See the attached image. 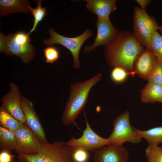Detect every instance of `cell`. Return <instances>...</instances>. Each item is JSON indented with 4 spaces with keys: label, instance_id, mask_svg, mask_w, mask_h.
I'll return each instance as SVG.
<instances>
[{
    "label": "cell",
    "instance_id": "cell-15",
    "mask_svg": "<svg viewBox=\"0 0 162 162\" xmlns=\"http://www.w3.org/2000/svg\"><path fill=\"white\" fill-rule=\"evenodd\" d=\"M87 9L98 16V19L109 18L110 14L116 10V0H85Z\"/></svg>",
    "mask_w": 162,
    "mask_h": 162
},
{
    "label": "cell",
    "instance_id": "cell-21",
    "mask_svg": "<svg viewBox=\"0 0 162 162\" xmlns=\"http://www.w3.org/2000/svg\"><path fill=\"white\" fill-rule=\"evenodd\" d=\"M42 1L40 0L38 1L37 6L35 8H32L31 9L30 12L34 16V21L32 28L28 33V35L35 30L38 24L43 19L46 14V8L41 7Z\"/></svg>",
    "mask_w": 162,
    "mask_h": 162
},
{
    "label": "cell",
    "instance_id": "cell-31",
    "mask_svg": "<svg viewBox=\"0 0 162 162\" xmlns=\"http://www.w3.org/2000/svg\"><path fill=\"white\" fill-rule=\"evenodd\" d=\"M13 162H22L19 161V160L18 161H16V160H14Z\"/></svg>",
    "mask_w": 162,
    "mask_h": 162
},
{
    "label": "cell",
    "instance_id": "cell-28",
    "mask_svg": "<svg viewBox=\"0 0 162 162\" xmlns=\"http://www.w3.org/2000/svg\"><path fill=\"white\" fill-rule=\"evenodd\" d=\"M8 151L2 150L0 153V162H13L14 155Z\"/></svg>",
    "mask_w": 162,
    "mask_h": 162
},
{
    "label": "cell",
    "instance_id": "cell-17",
    "mask_svg": "<svg viewBox=\"0 0 162 162\" xmlns=\"http://www.w3.org/2000/svg\"><path fill=\"white\" fill-rule=\"evenodd\" d=\"M141 98L144 103H162V86L148 82L141 91Z\"/></svg>",
    "mask_w": 162,
    "mask_h": 162
},
{
    "label": "cell",
    "instance_id": "cell-25",
    "mask_svg": "<svg viewBox=\"0 0 162 162\" xmlns=\"http://www.w3.org/2000/svg\"><path fill=\"white\" fill-rule=\"evenodd\" d=\"M148 81L162 86V59L157 58L155 66Z\"/></svg>",
    "mask_w": 162,
    "mask_h": 162
},
{
    "label": "cell",
    "instance_id": "cell-12",
    "mask_svg": "<svg viewBox=\"0 0 162 162\" xmlns=\"http://www.w3.org/2000/svg\"><path fill=\"white\" fill-rule=\"evenodd\" d=\"M128 151L122 146L110 145L93 151L92 162H127Z\"/></svg>",
    "mask_w": 162,
    "mask_h": 162
},
{
    "label": "cell",
    "instance_id": "cell-8",
    "mask_svg": "<svg viewBox=\"0 0 162 162\" xmlns=\"http://www.w3.org/2000/svg\"><path fill=\"white\" fill-rule=\"evenodd\" d=\"M84 116L86 126L82 136L78 138L72 137L67 143L72 148L81 147L88 151H94L105 146L111 145L108 138L102 137L96 134L92 128L87 120L86 113Z\"/></svg>",
    "mask_w": 162,
    "mask_h": 162
},
{
    "label": "cell",
    "instance_id": "cell-7",
    "mask_svg": "<svg viewBox=\"0 0 162 162\" xmlns=\"http://www.w3.org/2000/svg\"><path fill=\"white\" fill-rule=\"evenodd\" d=\"M129 115V112L126 111L114 120L113 131L108 138L111 145L122 146L126 142L137 144L140 142L141 139L130 125Z\"/></svg>",
    "mask_w": 162,
    "mask_h": 162
},
{
    "label": "cell",
    "instance_id": "cell-29",
    "mask_svg": "<svg viewBox=\"0 0 162 162\" xmlns=\"http://www.w3.org/2000/svg\"><path fill=\"white\" fill-rule=\"evenodd\" d=\"M136 1L141 6V8L143 10H145L151 2L150 0H136Z\"/></svg>",
    "mask_w": 162,
    "mask_h": 162
},
{
    "label": "cell",
    "instance_id": "cell-6",
    "mask_svg": "<svg viewBox=\"0 0 162 162\" xmlns=\"http://www.w3.org/2000/svg\"><path fill=\"white\" fill-rule=\"evenodd\" d=\"M47 32L50 35V38L49 39L44 40L43 44L47 46L58 44L66 47L72 55L74 60L73 68L76 69L79 68L80 66L79 53L83 43L91 36L92 34L91 31L89 29H86L80 35L73 38L62 35L55 32L52 28H49Z\"/></svg>",
    "mask_w": 162,
    "mask_h": 162
},
{
    "label": "cell",
    "instance_id": "cell-1",
    "mask_svg": "<svg viewBox=\"0 0 162 162\" xmlns=\"http://www.w3.org/2000/svg\"><path fill=\"white\" fill-rule=\"evenodd\" d=\"M145 50L137 41L133 33L128 31L118 32L105 48V56L111 67H122L135 72V62Z\"/></svg>",
    "mask_w": 162,
    "mask_h": 162
},
{
    "label": "cell",
    "instance_id": "cell-14",
    "mask_svg": "<svg viewBox=\"0 0 162 162\" xmlns=\"http://www.w3.org/2000/svg\"><path fill=\"white\" fill-rule=\"evenodd\" d=\"M157 58L150 50H145L136 60L134 71L142 78L148 80L153 70Z\"/></svg>",
    "mask_w": 162,
    "mask_h": 162
},
{
    "label": "cell",
    "instance_id": "cell-16",
    "mask_svg": "<svg viewBox=\"0 0 162 162\" xmlns=\"http://www.w3.org/2000/svg\"><path fill=\"white\" fill-rule=\"evenodd\" d=\"M32 8L27 0H0V16L14 13H27L30 12Z\"/></svg>",
    "mask_w": 162,
    "mask_h": 162
},
{
    "label": "cell",
    "instance_id": "cell-5",
    "mask_svg": "<svg viewBox=\"0 0 162 162\" xmlns=\"http://www.w3.org/2000/svg\"><path fill=\"white\" fill-rule=\"evenodd\" d=\"M160 26L154 18L138 7L134 8L133 33L135 37L146 49L150 48L151 39Z\"/></svg>",
    "mask_w": 162,
    "mask_h": 162
},
{
    "label": "cell",
    "instance_id": "cell-11",
    "mask_svg": "<svg viewBox=\"0 0 162 162\" xmlns=\"http://www.w3.org/2000/svg\"><path fill=\"white\" fill-rule=\"evenodd\" d=\"M97 34L92 45L84 47L83 52L87 53L100 45L108 44L118 33L117 29L111 23L110 19H98L96 24Z\"/></svg>",
    "mask_w": 162,
    "mask_h": 162
},
{
    "label": "cell",
    "instance_id": "cell-30",
    "mask_svg": "<svg viewBox=\"0 0 162 162\" xmlns=\"http://www.w3.org/2000/svg\"><path fill=\"white\" fill-rule=\"evenodd\" d=\"M158 30L161 33L162 35V26H160Z\"/></svg>",
    "mask_w": 162,
    "mask_h": 162
},
{
    "label": "cell",
    "instance_id": "cell-2",
    "mask_svg": "<svg viewBox=\"0 0 162 162\" xmlns=\"http://www.w3.org/2000/svg\"><path fill=\"white\" fill-rule=\"evenodd\" d=\"M99 73L82 82H76L71 85L70 94L61 117L63 124L70 125L74 124L84 108L89 92L92 87L101 79Z\"/></svg>",
    "mask_w": 162,
    "mask_h": 162
},
{
    "label": "cell",
    "instance_id": "cell-22",
    "mask_svg": "<svg viewBox=\"0 0 162 162\" xmlns=\"http://www.w3.org/2000/svg\"><path fill=\"white\" fill-rule=\"evenodd\" d=\"M149 50L152 51L158 58L162 59V35L157 31L152 37Z\"/></svg>",
    "mask_w": 162,
    "mask_h": 162
},
{
    "label": "cell",
    "instance_id": "cell-13",
    "mask_svg": "<svg viewBox=\"0 0 162 162\" xmlns=\"http://www.w3.org/2000/svg\"><path fill=\"white\" fill-rule=\"evenodd\" d=\"M21 106L26 119V124L36 135L40 141L48 142L44 129L35 111L32 103L21 95Z\"/></svg>",
    "mask_w": 162,
    "mask_h": 162
},
{
    "label": "cell",
    "instance_id": "cell-24",
    "mask_svg": "<svg viewBox=\"0 0 162 162\" xmlns=\"http://www.w3.org/2000/svg\"><path fill=\"white\" fill-rule=\"evenodd\" d=\"M145 154L147 162H162V147L148 146Z\"/></svg>",
    "mask_w": 162,
    "mask_h": 162
},
{
    "label": "cell",
    "instance_id": "cell-9",
    "mask_svg": "<svg viewBox=\"0 0 162 162\" xmlns=\"http://www.w3.org/2000/svg\"><path fill=\"white\" fill-rule=\"evenodd\" d=\"M15 133L16 139L15 151L18 154L33 155L38 153L40 140L26 124Z\"/></svg>",
    "mask_w": 162,
    "mask_h": 162
},
{
    "label": "cell",
    "instance_id": "cell-23",
    "mask_svg": "<svg viewBox=\"0 0 162 162\" xmlns=\"http://www.w3.org/2000/svg\"><path fill=\"white\" fill-rule=\"evenodd\" d=\"M135 72H130L124 68L119 66L114 67L110 73V77L113 82L116 83L123 82L128 75L134 76Z\"/></svg>",
    "mask_w": 162,
    "mask_h": 162
},
{
    "label": "cell",
    "instance_id": "cell-19",
    "mask_svg": "<svg viewBox=\"0 0 162 162\" xmlns=\"http://www.w3.org/2000/svg\"><path fill=\"white\" fill-rule=\"evenodd\" d=\"M16 139L15 132L0 126V147L2 150L11 152L15 150Z\"/></svg>",
    "mask_w": 162,
    "mask_h": 162
},
{
    "label": "cell",
    "instance_id": "cell-26",
    "mask_svg": "<svg viewBox=\"0 0 162 162\" xmlns=\"http://www.w3.org/2000/svg\"><path fill=\"white\" fill-rule=\"evenodd\" d=\"M72 148V156L74 162H88L89 158L88 150L81 147Z\"/></svg>",
    "mask_w": 162,
    "mask_h": 162
},
{
    "label": "cell",
    "instance_id": "cell-20",
    "mask_svg": "<svg viewBox=\"0 0 162 162\" xmlns=\"http://www.w3.org/2000/svg\"><path fill=\"white\" fill-rule=\"evenodd\" d=\"M0 126L14 132L24 124L11 116L2 106L0 107Z\"/></svg>",
    "mask_w": 162,
    "mask_h": 162
},
{
    "label": "cell",
    "instance_id": "cell-3",
    "mask_svg": "<svg viewBox=\"0 0 162 162\" xmlns=\"http://www.w3.org/2000/svg\"><path fill=\"white\" fill-rule=\"evenodd\" d=\"M17 158L22 162H74L72 156V148L62 141L52 143L40 141L36 154H18Z\"/></svg>",
    "mask_w": 162,
    "mask_h": 162
},
{
    "label": "cell",
    "instance_id": "cell-18",
    "mask_svg": "<svg viewBox=\"0 0 162 162\" xmlns=\"http://www.w3.org/2000/svg\"><path fill=\"white\" fill-rule=\"evenodd\" d=\"M140 137L145 139L148 146H158L162 143V126L142 130L134 128Z\"/></svg>",
    "mask_w": 162,
    "mask_h": 162
},
{
    "label": "cell",
    "instance_id": "cell-27",
    "mask_svg": "<svg viewBox=\"0 0 162 162\" xmlns=\"http://www.w3.org/2000/svg\"><path fill=\"white\" fill-rule=\"evenodd\" d=\"M46 62L53 63L59 58V53L57 48L53 46H49L44 50Z\"/></svg>",
    "mask_w": 162,
    "mask_h": 162
},
{
    "label": "cell",
    "instance_id": "cell-10",
    "mask_svg": "<svg viewBox=\"0 0 162 162\" xmlns=\"http://www.w3.org/2000/svg\"><path fill=\"white\" fill-rule=\"evenodd\" d=\"M9 92L1 99L2 106L11 116L18 121L26 124L21 102V94L18 86L14 82L10 84Z\"/></svg>",
    "mask_w": 162,
    "mask_h": 162
},
{
    "label": "cell",
    "instance_id": "cell-4",
    "mask_svg": "<svg viewBox=\"0 0 162 162\" xmlns=\"http://www.w3.org/2000/svg\"><path fill=\"white\" fill-rule=\"evenodd\" d=\"M0 50L6 55L20 57L25 63H29L36 54L35 49L30 42L31 39L21 35L10 33L6 37L0 34Z\"/></svg>",
    "mask_w": 162,
    "mask_h": 162
}]
</instances>
